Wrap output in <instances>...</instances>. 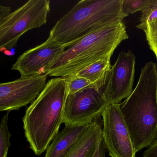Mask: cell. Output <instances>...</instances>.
Segmentation results:
<instances>
[{"instance_id": "9c48e42d", "label": "cell", "mask_w": 157, "mask_h": 157, "mask_svg": "<svg viewBox=\"0 0 157 157\" xmlns=\"http://www.w3.org/2000/svg\"><path fill=\"white\" fill-rule=\"evenodd\" d=\"M72 43L59 44L46 40L22 53L12 65V70L18 71L21 78L47 75L51 64Z\"/></svg>"}, {"instance_id": "9a60e30c", "label": "cell", "mask_w": 157, "mask_h": 157, "mask_svg": "<svg viewBox=\"0 0 157 157\" xmlns=\"http://www.w3.org/2000/svg\"><path fill=\"white\" fill-rule=\"evenodd\" d=\"M156 20H157V0H153L149 5L142 10L140 23L136 27L144 31L148 22Z\"/></svg>"}, {"instance_id": "2e32d148", "label": "cell", "mask_w": 157, "mask_h": 157, "mask_svg": "<svg viewBox=\"0 0 157 157\" xmlns=\"http://www.w3.org/2000/svg\"><path fill=\"white\" fill-rule=\"evenodd\" d=\"M153 0H123L124 13L129 16L144 10L152 2Z\"/></svg>"}, {"instance_id": "8fae6325", "label": "cell", "mask_w": 157, "mask_h": 157, "mask_svg": "<svg viewBox=\"0 0 157 157\" xmlns=\"http://www.w3.org/2000/svg\"><path fill=\"white\" fill-rule=\"evenodd\" d=\"M88 125L65 126L53 138L47 148L45 157L67 156L86 130Z\"/></svg>"}, {"instance_id": "277c9868", "label": "cell", "mask_w": 157, "mask_h": 157, "mask_svg": "<svg viewBox=\"0 0 157 157\" xmlns=\"http://www.w3.org/2000/svg\"><path fill=\"white\" fill-rule=\"evenodd\" d=\"M129 38L123 22L97 29L69 47L53 61L47 75L64 77L75 75L81 70L113 52Z\"/></svg>"}, {"instance_id": "7402d4cb", "label": "cell", "mask_w": 157, "mask_h": 157, "mask_svg": "<svg viewBox=\"0 0 157 157\" xmlns=\"http://www.w3.org/2000/svg\"><path fill=\"white\" fill-rule=\"evenodd\" d=\"M10 7L7 6H5L1 5H0V10H6V9H8Z\"/></svg>"}, {"instance_id": "6da1fadb", "label": "cell", "mask_w": 157, "mask_h": 157, "mask_svg": "<svg viewBox=\"0 0 157 157\" xmlns=\"http://www.w3.org/2000/svg\"><path fill=\"white\" fill-rule=\"evenodd\" d=\"M136 153L148 147L157 137V65L147 63L136 86L120 104Z\"/></svg>"}, {"instance_id": "30bf717a", "label": "cell", "mask_w": 157, "mask_h": 157, "mask_svg": "<svg viewBox=\"0 0 157 157\" xmlns=\"http://www.w3.org/2000/svg\"><path fill=\"white\" fill-rule=\"evenodd\" d=\"M135 65V56L131 51L120 53L110 70L108 93L110 103L120 104L132 93Z\"/></svg>"}, {"instance_id": "7a4b0ae2", "label": "cell", "mask_w": 157, "mask_h": 157, "mask_svg": "<svg viewBox=\"0 0 157 157\" xmlns=\"http://www.w3.org/2000/svg\"><path fill=\"white\" fill-rule=\"evenodd\" d=\"M68 94L64 78H52L27 109L23 119L25 136L36 155L47 150L63 123Z\"/></svg>"}, {"instance_id": "4fadbf2b", "label": "cell", "mask_w": 157, "mask_h": 157, "mask_svg": "<svg viewBox=\"0 0 157 157\" xmlns=\"http://www.w3.org/2000/svg\"><path fill=\"white\" fill-rule=\"evenodd\" d=\"M112 55L109 54L97 61L78 72L75 75L86 78L91 83L96 82L110 69V59Z\"/></svg>"}, {"instance_id": "7c38bea8", "label": "cell", "mask_w": 157, "mask_h": 157, "mask_svg": "<svg viewBox=\"0 0 157 157\" xmlns=\"http://www.w3.org/2000/svg\"><path fill=\"white\" fill-rule=\"evenodd\" d=\"M102 137V128L97 120L88 125L86 130L66 157H93Z\"/></svg>"}, {"instance_id": "ac0fdd59", "label": "cell", "mask_w": 157, "mask_h": 157, "mask_svg": "<svg viewBox=\"0 0 157 157\" xmlns=\"http://www.w3.org/2000/svg\"><path fill=\"white\" fill-rule=\"evenodd\" d=\"M144 31L149 48L155 53L157 61V20L148 22Z\"/></svg>"}, {"instance_id": "52a82bcc", "label": "cell", "mask_w": 157, "mask_h": 157, "mask_svg": "<svg viewBox=\"0 0 157 157\" xmlns=\"http://www.w3.org/2000/svg\"><path fill=\"white\" fill-rule=\"evenodd\" d=\"M101 116L102 140L110 156L135 157L136 153L120 110V104H109Z\"/></svg>"}, {"instance_id": "ba28073f", "label": "cell", "mask_w": 157, "mask_h": 157, "mask_svg": "<svg viewBox=\"0 0 157 157\" xmlns=\"http://www.w3.org/2000/svg\"><path fill=\"white\" fill-rule=\"evenodd\" d=\"M48 77H20L0 83V112L17 110L32 103L45 88Z\"/></svg>"}, {"instance_id": "5bb4252c", "label": "cell", "mask_w": 157, "mask_h": 157, "mask_svg": "<svg viewBox=\"0 0 157 157\" xmlns=\"http://www.w3.org/2000/svg\"><path fill=\"white\" fill-rule=\"evenodd\" d=\"M9 111L4 115L0 122V157H7L8 149L11 146V135L8 129Z\"/></svg>"}, {"instance_id": "e0dca14e", "label": "cell", "mask_w": 157, "mask_h": 157, "mask_svg": "<svg viewBox=\"0 0 157 157\" xmlns=\"http://www.w3.org/2000/svg\"><path fill=\"white\" fill-rule=\"evenodd\" d=\"M63 78L67 84L68 94H75L91 84L87 79L75 75Z\"/></svg>"}, {"instance_id": "3957f363", "label": "cell", "mask_w": 157, "mask_h": 157, "mask_svg": "<svg viewBox=\"0 0 157 157\" xmlns=\"http://www.w3.org/2000/svg\"><path fill=\"white\" fill-rule=\"evenodd\" d=\"M123 0H82L60 18L47 40L74 44L89 33L119 24L128 16L124 13Z\"/></svg>"}, {"instance_id": "44dd1931", "label": "cell", "mask_w": 157, "mask_h": 157, "mask_svg": "<svg viewBox=\"0 0 157 157\" xmlns=\"http://www.w3.org/2000/svg\"><path fill=\"white\" fill-rule=\"evenodd\" d=\"M11 12V7L8 8V9H6V10H0V19L3 17L4 16L6 15L9 14L10 12Z\"/></svg>"}, {"instance_id": "5b68a950", "label": "cell", "mask_w": 157, "mask_h": 157, "mask_svg": "<svg viewBox=\"0 0 157 157\" xmlns=\"http://www.w3.org/2000/svg\"><path fill=\"white\" fill-rule=\"evenodd\" d=\"M110 70L102 77L76 93L68 94L63 113L65 126L87 125L96 120L110 104Z\"/></svg>"}, {"instance_id": "d6986e66", "label": "cell", "mask_w": 157, "mask_h": 157, "mask_svg": "<svg viewBox=\"0 0 157 157\" xmlns=\"http://www.w3.org/2000/svg\"><path fill=\"white\" fill-rule=\"evenodd\" d=\"M143 157H157V137L144 152Z\"/></svg>"}, {"instance_id": "8992f818", "label": "cell", "mask_w": 157, "mask_h": 157, "mask_svg": "<svg viewBox=\"0 0 157 157\" xmlns=\"http://www.w3.org/2000/svg\"><path fill=\"white\" fill-rule=\"evenodd\" d=\"M50 1L29 0L0 19V52L17 45L19 39L29 30L47 23Z\"/></svg>"}, {"instance_id": "ffe728a7", "label": "cell", "mask_w": 157, "mask_h": 157, "mask_svg": "<svg viewBox=\"0 0 157 157\" xmlns=\"http://www.w3.org/2000/svg\"><path fill=\"white\" fill-rule=\"evenodd\" d=\"M106 149L102 138L100 140L93 157H105Z\"/></svg>"}]
</instances>
